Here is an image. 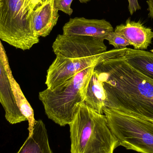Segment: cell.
I'll return each instance as SVG.
<instances>
[{
  "instance_id": "1",
  "label": "cell",
  "mask_w": 153,
  "mask_h": 153,
  "mask_svg": "<svg viewBox=\"0 0 153 153\" xmlns=\"http://www.w3.org/2000/svg\"><path fill=\"white\" fill-rule=\"evenodd\" d=\"M127 48H115L95 65L105 89L107 107L120 113L153 121V81L126 61Z\"/></svg>"
},
{
  "instance_id": "2",
  "label": "cell",
  "mask_w": 153,
  "mask_h": 153,
  "mask_svg": "<svg viewBox=\"0 0 153 153\" xmlns=\"http://www.w3.org/2000/svg\"><path fill=\"white\" fill-rule=\"evenodd\" d=\"M69 125L71 153H114L120 146L105 115L98 114L84 102L77 105Z\"/></svg>"
},
{
  "instance_id": "3",
  "label": "cell",
  "mask_w": 153,
  "mask_h": 153,
  "mask_svg": "<svg viewBox=\"0 0 153 153\" xmlns=\"http://www.w3.org/2000/svg\"><path fill=\"white\" fill-rule=\"evenodd\" d=\"M95 66L87 68L53 90L40 92L39 98L49 119L61 126L72 121L77 105L84 102Z\"/></svg>"
},
{
  "instance_id": "4",
  "label": "cell",
  "mask_w": 153,
  "mask_h": 153,
  "mask_svg": "<svg viewBox=\"0 0 153 153\" xmlns=\"http://www.w3.org/2000/svg\"><path fill=\"white\" fill-rule=\"evenodd\" d=\"M104 114L120 146L141 153H153V121L106 108Z\"/></svg>"
},
{
  "instance_id": "5",
  "label": "cell",
  "mask_w": 153,
  "mask_h": 153,
  "mask_svg": "<svg viewBox=\"0 0 153 153\" xmlns=\"http://www.w3.org/2000/svg\"><path fill=\"white\" fill-rule=\"evenodd\" d=\"M0 40L16 48L29 50L39 42L31 21L23 11V0H2Z\"/></svg>"
},
{
  "instance_id": "6",
  "label": "cell",
  "mask_w": 153,
  "mask_h": 153,
  "mask_svg": "<svg viewBox=\"0 0 153 153\" xmlns=\"http://www.w3.org/2000/svg\"><path fill=\"white\" fill-rule=\"evenodd\" d=\"M62 30L64 35L88 36L105 40L109 33L114 31L112 25L106 20L90 19L83 17L71 18Z\"/></svg>"
},
{
  "instance_id": "7",
  "label": "cell",
  "mask_w": 153,
  "mask_h": 153,
  "mask_svg": "<svg viewBox=\"0 0 153 153\" xmlns=\"http://www.w3.org/2000/svg\"><path fill=\"white\" fill-rule=\"evenodd\" d=\"M114 31L126 38L136 50L147 49L153 39V31L151 28L146 27L140 21H132L130 18L125 24L117 26Z\"/></svg>"
},
{
  "instance_id": "8",
  "label": "cell",
  "mask_w": 153,
  "mask_h": 153,
  "mask_svg": "<svg viewBox=\"0 0 153 153\" xmlns=\"http://www.w3.org/2000/svg\"><path fill=\"white\" fill-rule=\"evenodd\" d=\"M54 1L46 0L30 15L32 29L38 37L47 36L57 23L59 15L58 11L55 7Z\"/></svg>"
},
{
  "instance_id": "9",
  "label": "cell",
  "mask_w": 153,
  "mask_h": 153,
  "mask_svg": "<svg viewBox=\"0 0 153 153\" xmlns=\"http://www.w3.org/2000/svg\"><path fill=\"white\" fill-rule=\"evenodd\" d=\"M0 103L5 111V117L10 124L27 121L17 106L11 88L7 71L0 58Z\"/></svg>"
},
{
  "instance_id": "10",
  "label": "cell",
  "mask_w": 153,
  "mask_h": 153,
  "mask_svg": "<svg viewBox=\"0 0 153 153\" xmlns=\"http://www.w3.org/2000/svg\"><path fill=\"white\" fill-rule=\"evenodd\" d=\"M0 58L7 71L13 94L15 98L17 106L22 114L27 118L29 123V135L32 133L36 120L34 117V111L29 102L23 94L19 84L14 79L9 65L8 56L4 47L0 40Z\"/></svg>"
},
{
  "instance_id": "11",
  "label": "cell",
  "mask_w": 153,
  "mask_h": 153,
  "mask_svg": "<svg viewBox=\"0 0 153 153\" xmlns=\"http://www.w3.org/2000/svg\"><path fill=\"white\" fill-rule=\"evenodd\" d=\"M17 153H53L45 125L42 120H36L32 133Z\"/></svg>"
},
{
  "instance_id": "12",
  "label": "cell",
  "mask_w": 153,
  "mask_h": 153,
  "mask_svg": "<svg viewBox=\"0 0 153 153\" xmlns=\"http://www.w3.org/2000/svg\"><path fill=\"white\" fill-rule=\"evenodd\" d=\"M85 103L93 110L101 115L107 107V95L105 89L97 73L94 71L89 81Z\"/></svg>"
},
{
  "instance_id": "13",
  "label": "cell",
  "mask_w": 153,
  "mask_h": 153,
  "mask_svg": "<svg viewBox=\"0 0 153 153\" xmlns=\"http://www.w3.org/2000/svg\"><path fill=\"white\" fill-rule=\"evenodd\" d=\"M124 57L134 69L153 81V53L127 48Z\"/></svg>"
},
{
  "instance_id": "14",
  "label": "cell",
  "mask_w": 153,
  "mask_h": 153,
  "mask_svg": "<svg viewBox=\"0 0 153 153\" xmlns=\"http://www.w3.org/2000/svg\"><path fill=\"white\" fill-rule=\"evenodd\" d=\"M105 40H108L109 44L113 46L116 49L123 48L130 45V43L126 38L114 31L110 32Z\"/></svg>"
},
{
  "instance_id": "15",
  "label": "cell",
  "mask_w": 153,
  "mask_h": 153,
  "mask_svg": "<svg viewBox=\"0 0 153 153\" xmlns=\"http://www.w3.org/2000/svg\"><path fill=\"white\" fill-rule=\"evenodd\" d=\"M46 1V0H23V13L30 19L32 12Z\"/></svg>"
},
{
  "instance_id": "16",
  "label": "cell",
  "mask_w": 153,
  "mask_h": 153,
  "mask_svg": "<svg viewBox=\"0 0 153 153\" xmlns=\"http://www.w3.org/2000/svg\"><path fill=\"white\" fill-rule=\"evenodd\" d=\"M74 0H54V4L56 9L61 11L68 15H72L73 10L71 8V5Z\"/></svg>"
},
{
  "instance_id": "17",
  "label": "cell",
  "mask_w": 153,
  "mask_h": 153,
  "mask_svg": "<svg viewBox=\"0 0 153 153\" xmlns=\"http://www.w3.org/2000/svg\"><path fill=\"white\" fill-rule=\"evenodd\" d=\"M128 9L130 15H132L138 10H141L137 0H128Z\"/></svg>"
},
{
  "instance_id": "18",
  "label": "cell",
  "mask_w": 153,
  "mask_h": 153,
  "mask_svg": "<svg viewBox=\"0 0 153 153\" xmlns=\"http://www.w3.org/2000/svg\"><path fill=\"white\" fill-rule=\"evenodd\" d=\"M146 3L148 4V7L147 10L149 11L148 17L149 18L153 19V0H147Z\"/></svg>"
},
{
  "instance_id": "19",
  "label": "cell",
  "mask_w": 153,
  "mask_h": 153,
  "mask_svg": "<svg viewBox=\"0 0 153 153\" xmlns=\"http://www.w3.org/2000/svg\"><path fill=\"white\" fill-rule=\"evenodd\" d=\"M91 0H79V1L82 3H86L90 1Z\"/></svg>"
},
{
  "instance_id": "20",
  "label": "cell",
  "mask_w": 153,
  "mask_h": 153,
  "mask_svg": "<svg viewBox=\"0 0 153 153\" xmlns=\"http://www.w3.org/2000/svg\"><path fill=\"white\" fill-rule=\"evenodd\" d=\"M2 5V0H0V8Z\"/></svg>"
},
{
  "instance_id": "21",
  "label": "cell",
  "mask_w": 153,
  "mask_h": 153,
  "mask_svg": "<svg viewBox=\"0 0 153 153\" xmlns=\"http://www.w3.org/2000/svg\"><path fill=\"white\" fill-rule=\"evenodd\" d=\"M151 52H152V53H153V49H152V50H151Z\"/></svg>"
}]
</instances>
